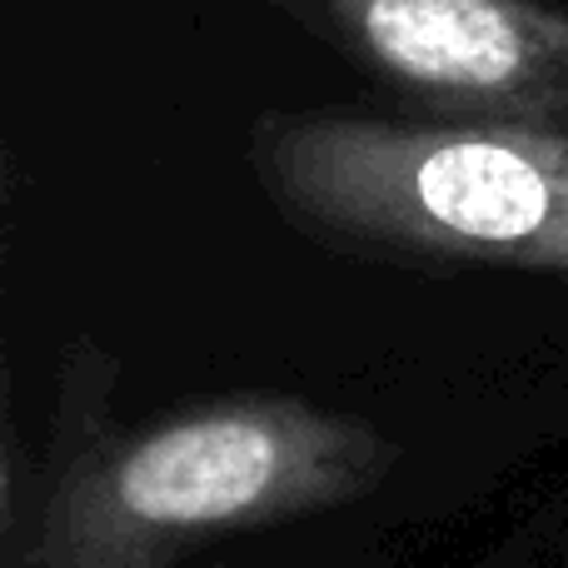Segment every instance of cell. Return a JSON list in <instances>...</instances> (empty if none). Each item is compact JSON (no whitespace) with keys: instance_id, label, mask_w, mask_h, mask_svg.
<instances>
[{"instance_id":"cell-2","label":"cell","mask_w":568,"mask_h":568,"mask_svg":"<svg viewBox=\"0 0 568 568\" xmlns=\"http://www.w3.org/2000/svg\"><path fill=\"white\" fill-rule=\"evenodd\" d=\"M394 444L300 399H225L75 464L50 504V568H160L200 539L364 499Z\"/></svg>"},{"instance_id":"cell-1","label":"cell","mask_w":568,"mask_h":568,"mask_svg":"<svg viewBox=\"0 0 568 568\" xmlns=\"http://www.w3.org/2000/svg\"><path fill=\"white\" fill-rule=\"evenodd\" d=\"M255 170L284 215L324 240L568 275L564 130L275 115L255 130Z\"/></svg>"},{"instance_id":"cell-3","label":"cell","mask_w":568,"mask_h":568,"mask_svg":"<svg viewBox=\"0 0 568 568\" xmlns=\"http://www.w3.org/2000/svg\"><path fill=\"white\" fill-rule=\"evenodd\" d=\"M369 75L454 120H568V10L544 0H275Z\"/></svg>"}]
</instances>
